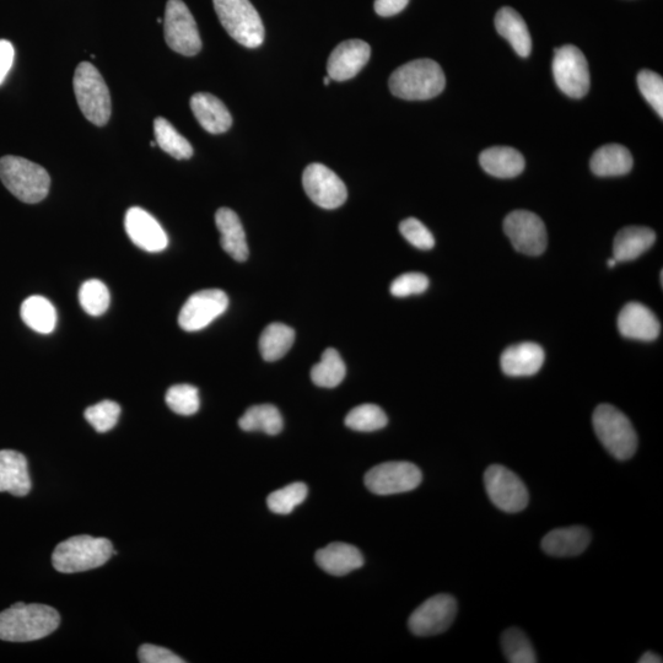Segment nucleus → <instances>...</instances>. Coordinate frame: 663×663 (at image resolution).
Returning a JSON list of instances; mask_svg holds the SVG:
<instances>
[{"mask_svg":"<svg viewBox=\"0 0 663 663\" xmlns=\"http://www.w3.org/2000/svg\"><path fill=\"white\" fill-rule=\"evenodd\" d=\"M61 616L46 605L15 603L0 613V640L28 643L46 638L56 632Z\"/></svg>","mask_w":663,"mask_h":663,"instance_id":"f257e3e1","label":"nucleus"},{"mask_svg":"<svg viewBox=\"0 0 663 663\" xmlns=\"http://www.w3.org/2000/svg\"><path fill=\"white\" fill-rule=\"evenodd\" d=\"M445 84L444 72L431 59H417L404 64L390 78L391 93L409 101L433 99L444 91Z\"/></svg>","mask_w":663,"mask_h":663,"instance_id":"f03ea898","label":"nucleus"},{"mask_svg":"<svg viewBox=\"0 0 663 663\" xmlns=\"http://www.w3.org/2000/svg\"><path fill=\"white\" fill-rule=\"evenodd\" d=\"M0 181L19 201L36 204L47 197L51 177L42 166L19 156L0 159Z\"/></svg>","mask_w":663,"mask_h":663,"instance_id":"7ed1b4c3","label":"nucleus"},{"mask_svg":"<svg viewBox=\"0 0 663 663\" xmlns=\"http://www.w3.org/2000/svg\"><path fill=\"white\" fill-rule=\"evenodd\" d=\"M112 555L109 539L75 536L58 544L52 554V564L59 573H82L102 567Z\"/></svg>","mask_w":663,"mask_h":663,"instance_id":"20e7f679","label":"nucleus"},{"mask_svg":"<svg viewBox=\"0 0 663 663\" xmlns=\"http://www.w3.org/2000/svg\"><path fill=\"white\" fill-rule=\"evenodd\" d=\"M595 433L601 444L619 461L629 460L638 449V435L627 415L611 404H601L592 415Z\"/></svg>","mask_w":663,"mask_h":663,"instance_id":"39448f33","label":"nucleus"},{"mask_svg":"<svg viewBox=\"0 0 663 663\" xmlns=\"http://www.w3.org/2000/svg\"><path fill=\"white\" fill-rule=\"evenodd\" d=\"M73 88L80 111L97 127L110 121L112 105L110 90L93 64L80 63L74 73Z\"/></svg>","mask_w":663,"mask_h":663,"instance_id":"423d86ee","label":"nucleus"},{"mask_svg":"<svg viewBox=\"0 0 663 663\" xmlns=\"http://www.w3.org/2000/svg\"><path fill=\"white\" fill-rule=\"evenodd\" d=\"M213 3L221 25L236 42L247 48L262 45L264 26L250 0H213Z\"/></svg>","mask_w":663,"mask_h":663,"instance_id":"0eeeda50","label":"nucleus"},{"mask_svg":"<svg viewBox=\"0 0 663 663\" xmlns=\"http://www.w3.org/2000/svg\"><path fill=\"white\" fill-rule=\"evenodd\" d=\"M165 40L172 51L192 57L202 50L201 35L190 9L182 0H169L164 19Z\"/></svg>","mask_w":663,"mask_h":663,"instance_id":"6e6552de","label":"nucleus"},{"mask_svg":"<svg viewBox=\"0 0 663 663\" xmlns=\"http://www.w3.org/2000/svg\"><path fill=\"white\" fill-rule=\"evenodd\" d=\"M552 69L558 88L571 99H581L589 93V64L578 47L567 45L555 48Z\"/></svg>","mask_w":663,"mask_h":663,"instance_id":"1a4fd4ad","label":"nucleus"},{"mask_svg":"<svg viewBox=\"0 0 663 663\" xmlns=\"http://www.w3.org/2000/svg\"><path fill=\"white\" fill-rule=\"evenodd\" d=\"M484 485L492 503L497 508L509 514L525 510L530 501V495L521 478L509 468L493 465L484 473Z\"/></svg>","mask_w":663,"mask_h":663,"instance_id":"9d476101","label":"nucleus"},{"mask_svg":"<svg viewBox=\"0 0 663 663\" xmlns=\"http://www.w3.org/2000/svg\"><path fill=\"white\" fill-rule=\"evenodd\" d=\"M423 481V474L411 462H385L366 473L365 485L371 493L393 495L412 492Z\"/></svg>","mask_w":663,"mask_h":663,"instance_id":"9b49d317","label":"nucleus"},{"mask_svg":"<svg viewBox=\"0 0 663 663\" xmlns=\"http://www.w3.org/2000/svg\"><path fill=\"white\" fill-rule=\"evenodd\" d=\"M504 231L512 246L527 256L542 255L547 249L546 225L537 214L528 210H515L504 220Z\"/></svg>","mask_w":663,"mask_h":663,"instance_id":"f8f14e48","label":"nucleus"},{"mask_svg":"<svg viewBox=\"0 0 663 663\" xmlns=\"http://www.w3.org/2000/svg\"><path fill=\"white\" fill-rule=\"evenodd\" d=\"M229 306L228 295L223 290L208 289L198 291L190 296L183 305L179 325L183 331L197 332L212 323L215 318L223 315Z\"/></svg>","mask_w":663,"mask_h":663,"instance_id":"ddd939ff","label":"nucleus"},{"mask_svg":"<svg viewBox=\"0 0 663 663\" xmlns=\"http://www.w3.org/2000/svg\"><path fill=\"white\" fill-rule=\"evenodd\" d=\"M304 190L312 202L323 209H337L346 203L348 191L336 172L322 164H311L303 175Z\"/></svg>","mask_w":663,"mask_h":663,"instance_id":"4468645a","label":"nucleus"},{"mask_svg":"<svg viewBox=\"0 0 663 663\" xmlns=\"http://www.w3.org/2000/svg\"><path fill=\"white\" fill-rule=\"evenodd\" d=\"M457 602L450 595L429 598L409 617L408 627L417 636H433L446 632L454 623Z\"/></svg>","mask_w":663,"mask_h":663,"instance_id":"2eb2a0df","label":"nucleus"},{"mask_svg":"<svg viewBox=\"0 0 663 663\" xmlns=\"http://www.w3.org/2000/svg\"><path fill=\"white\" fill-rule=\"evenodd\" d=\"M125 228L133 244L144 251L150 253L161 252L169 245V239H167V235L158 220L142 208L133 207L128 209Z\"/></svg>","mask_w":663,"mask_h":663,"instance_id":"dca6fc26","label":"nucleus"},{"mask_svg":"<svg viewBox=\"0 0 663 663\" xmlns=\"http://www.w3.org/2000/svg\"><path fill=\"white\" fill-rule=\"evenodd\" d=\"M371 48L365 41L349 40L339 43L328 58V77L336 82H346L366 66Z\"/></svg>","mask_w":663,"mask_h":663,"instance_id":"f3484780","label":"nucleus"},{"mask_svg":"<svg viewBox=\"0 0 663 663\" xmlns=\"http://www.w3.org/2000/svg\"><path fill=\"white\" fill-rule=\"evenodd\" d=\"M618 330L625 338L652 342L660 336L661 323L649 307L629 303L618 316Z\"/></svg>","mask_w":663,"mask_h":663,"instance_id":"a211bd4d","label":"nucleus"},{"mask_svg":"<svg viewBox=\"0 0 663 663\" xmlns=\"http://www.w3.org/2000/svg\"><path fill=\"white\" fill-rule=\"evenodd\" d=\"M31 490L28 460L14 450H0V493L26 497Z\"/></svg>","mask_w":663,"mask_h":663,"instance_id":"6ab92c4d","label":"nucleus"},{"mask_svg":"<svg viewBox=\"0 0 663 663\" xmlns=\"http://www.w3.org/2000/svg\"><path fill=\"white\" fill-rule=\"evenodd\" d=\"M544 350L536 343L525 342L505 349L500 358L501 369L511 377L536 375L541 370Z\"/></svg>","mask_w":663,"mask_h":663,"instance_id":"aec40b11","label":"nucleus"},{"mask_svg":"<svg viewBox=\"0 0 663 663\" xmlns=\"http://www.w3.org/2000/svg\"><path fill=\"white\" fill-rule=\"evenodd\" d=\"M591 542V533L582 526L557 528L542 539L544 553L552 557H576L586 551Z\"/></svg>","mask_w":663,"mask_h":663,"instance_id":"412c9836","label":"nucleus"},{"mask_svg":"<svg viewBox=\"0 0 663 663\" xmlns=\"http://www.w3.org/2000/svg\"><path fill=\"white\" fill-rule=\"evenodd\" d=\"M191 109L199 125L208 133L221 134L233 126V117L218 97L197 93L191 97Z\"/></svg>","mask_w":663,"mask_h":663,"instance_id":"4be33fe9","label":"nucleus"},{"mask_svg":"<svg viewBox=\"0 0 663 663\" xmlns=\"http://www.w3.org/2000/svg\"><path fill=\"white\" fill-rule=\"evenodd\" d=\"M215 224H217L221 236L220 245L223 250L237 262L247 261L250 250L247 246L244 226L234 210L220 208L215 214Z\"/></svg>","mask_w":663,"mask_h":663,"instance_id":"5701e85b","label":"nucleus"},{"mask_svg":"<svg viewBox=\"0 0 663 663\" xmlns=\"http://www.w3.org/2000/svg\"><path fill=\"white\" fill-rule=\"evenodd\" d=\"M318 567L333 576H344L364 565L363 554L347 543H331L316 553Z\"/></svg>","mask_w":663,"mask_h":663,"instance_id":"b1692460","label":"nucleus"},{"mask_svg":"<svg viewBox=\"0 0 663 663\" xmlns=\"http://www.w3.org/2000/svg\"><path fill=\"white\" fill-rule=\"evenodd\" d=\"M498 34L508 40L517 55L527 58L531 55L532 39L524 18L515 9L501 8L495 16Z\"/></svg>","mask_w":663,"mask_h":663,"instance_id":"393cba45","label":"nucleus"},{"mask_svg":"<svg viewBox=\"0 0 663 663\" xmlns=\"http://www.w3.org/2000/svg\"><path fill=\"white\" fill-rule=\"evenodd\" d=\"M479 164L487 174L498 179H512L525 170L524 156L514 148L494 147L484 150Z\"/></svg>","mask_w":663,"mask_h":663,"instance_id":"a878e982","label":"nucleus"},{"mask_svg":"<svg viewBox=\"0 0 663 663\" xmlns=\"http://www.w3.org/2000/svg\"><path fill=\"white\" fill-rule=\"evenodd\" d=\"M654 230L644 226H628L619 231L614 239L613 258L617 262L634 261L655 244Z\"/></svg>","mask_w":663,"mask_h":663,"instance_id":"bb28decb","label":"nucleus"},{"mask_svg":"<svg viewBox=\"0 0 663 663\" xmlns=\"http://www.w3.org/2000/svg\"><path fill=\"white\" fill-rule=\"evenodd\" d=\"M591 170L600 177L627 175L633 167V156L623 145L607 144L592 155Z\"/></svg>","mask_w":663,"mask_h":663,"instance_id":"cd10ccee","label":"nucleus"},{"mask_svg":"<svg viewBox=\"0 0 663 663\" xmlns=\"http://www.w3.org/2000/svg\"><path fill=\"white\" fill-rule=\"evenodd\" d=\"M21 318L32 331L50 334L56 330L57 312L50 300L40 295L30 296L21 305Z\"/></svg>","mask_w":663,"mask_h":663,"instance_id":"c85d7f7f","label":"nucleus"},{"mask_svg":"<svg viewBox=\"0 0 663 663\" xmlns=\"http://www.w3.org/2000/svg\"><path fill=\"white\" fill-rule=\"evenodd\" d=\"M295 341V332L283 323H272L261 334L260 352L266 361H277L287 354Z\"/></svg>","mask_w":663,"mask_h":663,"instance_id":"c756f323","label":"nucleus"},{"mask_svg":"<svg viewBox=\"0 0 663 663\" xmlns=\"http://www.w3.org/2000/svg\"><path fill=\"white\" fill-rule=\"evenodd\" d=\"M244 431H262L267 435H277L283 430V418L277 407L260 404L247 409L239 420Z\"/></svg>","mask_w":663,"mask_h":663,"instance_id":"7c9ffc66","label":"nucleus"},{"mask_svg":"<svg viewBox=\"0 0 663 663\" xmlns=\"http://www.w3.org/2000/svg\"><path fill=\"white\" fill-rule=\"evenodd\" d=\"M154 134L156 144L163 149L165 153L177 160L191 159L193 148L188 140L181 136L171 123L164 117H158L154 121Z\"/></svg>","mask_w":663,"mask_h":663,"instance_id":"2f4dec72","label":"nucleus"},{"mask_svg":"<svg viewBox=\"0 0 663 663\" xmlns=\"http://www.w3.org/2000/svg\"><path fill=\"white\" fill-rule=\"evenodd\" d=\"M347 368L336 349L328 348L323 352L320 363L311 370V379L318 387L334 388L342 384Z\"/></svg>","mask_w":663,"mask_h":663,"instance_id":"473e14b6","label":"nucleus"},{"mask_svg":"<svg viewBox=\"0 0 663 663\" xmlns=\"http://www.w3.org/2000/svg\"><path fill=\"white\" fill-rule=\"evenodd\" d=\"M506 660L511 663H536L537 655L530 639L522 630L510 628L501 638Z\"/></svg>","mask_w":663,"mask_h":663,"instance_id":"72a5a7b5","label":"nucleus"},{"mask_svg":"<svg viewBox=\"0 0 663 663\" xmlns=\"http://www.w3.org/2000/svg\"><path fill=\"white\" fill-rule=\"evenodd\" d=\"M388 423L387 415L376 404H361L347 415L346 425L349 429L371 433L384 429Z\"/></svg>","mask_w":663,"mask_h":663,"instance_id":"f704fd0d","label":"nucleus"},{"mask_svg":"<svg viewBox=\"0 0 663 663\" xmlns=\"http://www.w3.org/2000/svg\"><path fill=\"white\" fill-rule=\"evenodd\" d=\"M79 301L86 314L104 315L111 303L109 288L101 280H88L79 290Z\"/></svg>","mask_w":663,"mask_h":663,"instance_id":"c9c22d12","label":"nucleus"},{"mask_svg":"<svg viewBox=\"0 0 663 663\" xmlns=\"http://www.w3.org/2000/svg\"><path fill=\"white\" fill-rule=\"evenodd\" d=\"M307 489L304 483H293L287 487L276 490L267 499L269 510L274 514L288 515L293 512L296 506L303 504L307 498Z\"/></svg>","mask_w":663,"mask_h":663,"instance_id":"e433bc0d","label":"nucleus"},{"mask_svg":"<svg viewBox=\"0 0 663 663\" xmlns=\"http://www.w3.org/2000/svg\"><path fill=\"white\" fill-rule=\"evenodd\" d=\"M165 400L171 411L180 415L196 414L201 407L198 388L187 384L170 387Z\"/></svg>","mask_w":663,"mask_h":663,"instance_id":"4c0bfd02","label":"nucleus"},{"mask_svg":"<svg viewBox=\"0 0 663 663\" xmlns=\"http://www.w3.org/2000/svg\"><path fill=\"white\" fill-rule=\"evenodd\" d=\"M120 404L113 401H102L86 409L84 417L97 433H107L116 427L120 419Z\"/></svg>","mask_w":663,"mask_h":663,"instance_id":"58836bf2","label":"nucleus"},{"mask_svg":"<svg viewBox=\"0 0 663 663\" xmlns=\"http://www.w3.org/2000/svg\"><path fill=\"white\" fill-rule=\"evenodd\" d=\"M638 86L645 100L649 102L661 118L663 117V79L651 70H641L638 74Z\"/></svg>","mask_w":663,"mask_h":663,"instance_id":"ea45409f","label":"nucleus"},{"mask_svg":"<svg viewBox=\"0 0 663 663\" xmlns=\"http://www.w3.org/2000/svg\"><path fill=\"white\" fill-rule=\"evenodd\" d=\"M400 231L404 239L419 250L429 251L435 246L433 234L418 219L408 218L403 220L400 224Z\"/></svg>","mask_w":663,"mask_h":663,"instance_id":"a19ab883","label":"nucleus"},{"mask_svg":"<svg viewBox=\"0 0 663 663\" xmlns=\"http://www.w3.org/2000/svg\"><path fill=\"white\" fill-rule=\"evenodd\" d=\"M429 288V278L422 273H406L393 280L391 294L396 298L424 293Z\"/></svg>","mask_w":663,"mask_h":663,"instance_id":"79ce46f5","label":"nucleus"},{"mask_svg":"<svg viewBox=\"0 0 663 663\" xmlns=\"http://www.w3.org/2000/svg\"><path fill=\"white\" fill-rule=\"evenodd\" d=\"M139 661L142 663H183L181 657L174 654L169 649L160 648V646L145 644L140 646L138 651Z\"/></svg>","mask_w":663,"mask_h":663,"instance_id":"37998d69","label":"nucleus"},{"mask_svg":"<svg viewBox=\"0 0 663 663\" xmlns=\"http://www.w3.org/2000/svg\"><path fill=\"white\" fill-rule=\"evenodd\" d=\"M15 58V50L12 42L0 40V85L7 79L12 69Z\"/></svg>","mask_w":663,"mask_h":663,"instance_id":"c03bdc74","label":"nucleus"},{"mask_svg":"<svg viewBox=\"0 0 663 663\" xmlns=\"http://www.w3.org/2000/svg\"><path fill=\"white\" fill-rule=\"evenodd\" d=\"M409 0H375V12L377 15L388 16L397 15L407 7Z\"/></svg>","mask_w":663,"mask_h":663,"instance_id":"a18cd8bd","label":"nucleus"},{"mask_svg":"<svg viewBox=\"0 0 663 663\" xmlns=\"http://www.w3.org/2000/svg\"><path fill=\"white\" fill-rule=\"evenodd\" d=\"M662 657L660 655L654 654L652 651H646L643 656L640 657L639 663H662Z\"/></svg>","mask_w":663,"mask_h":663,"instance_id":"49530a36","label":"nucleus"},{"mask_svg":"<svg viewBox=\"0 0 663 663\" xmlns=\"http://www.w3.org/2000/svg\"><path fill=\"white\" fill-rule=\"evenodd\" d=\"M616 263H618V262L616 260H614V258H612V260L608 261V267L613 268L614 266H616Z\"/></svg>","mask_w":663,"mask_h":663,"instance_id":"de8ad7c7","label":"nucleus"},{"mask_svg":"<svg viewBox=\"0 0 663 663\" xmlns=\"http://www.w3.org/2000/svg\"><path fill=\"white\" fill-rule=\"evenodd\" d=\"M330 82H331L330 77H326L325 80H323V83H325L326 86L330 85Z\"/></svg>","mask_w":663,"mask_h":663,"instance_id":"09e8293b","label":"nucleus"}]
</instances>
